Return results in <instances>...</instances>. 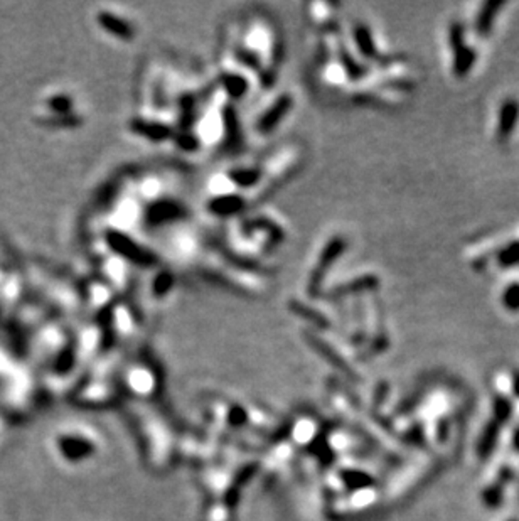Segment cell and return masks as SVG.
<instances>
[{
    "mask_svg": "<svg viewBox=\"0 0 519 521\" xmlns=\"http://www.w3.org/2000/svg\"><path fill=\"white\" fill-rule=\"evenodd\" d=\"M292 106L294 102L289 93H278V97H275L273 100L266 103L262 110L255 113L253 123H251L253 132L258 134L260 137H265L266 134L273 132V130L282 123V118H287V115L292 110Z\"/></svg>",
    "mask_w": 519,
    "mask_h": 521,
    "instance_id": "obj_1",
    "label": "cell"
},
{
    "mask_svg": "<svg viewBox=\"0 0 519 521\" xmlns=\"http://www.w3.org/2000/svg\"><path fill=\"white\" fill-rule=\"evenodd\" d=\"M450 46L454 51V71L457 77H464L469 73L470 66L476 61V51L467 47L464 39V26L452 24L450 27Z\"/></svg>",
    "mask_w": 519,
    "mask_h": 521,
    "instance_id": "obj_3",
    "label": "cell"
},
{
    "mask_svg": "<svg viewBox=\"0 0 519 521\" xmlns=\"http://www.w3.org/2000/svg\"><path fill=\"white\" fill-rule=\"evenodd\" d=\"M509 415H511L509 401L504 399H497L496 405H494V419H496L497 424H504V422L509 419Z\"/></svg>",
    "mask_w": 519,
    "mask_h": 521,
    "instance_id": "obj_8",
    "label": "cell"
},
{
    "mask_svg": "<svg viewBox=\"0 0 519 521\" xmlns=\"http://www.w3.org/2000/svg\"><path fill=\"white\" fill-rule=\"evenodd\" d=\"M497 433H499V424L494 420L493 424H489V427H487L484 437H482V440H481V445H479V454H481L482 457L490 454V451H493L494 445H496Z\"/></svg>",
    "mask_w": 519,
    "mask_h": 521,
    "instance_id": "obj_6",
    "label": "cell"
},
{
    "mask_svg": "<svg viewBox=\"0 0 519 521\" xmlns=\"http://www.w3.org/2000/svg\"><path fill=\"white\" fill-rule=\"evenodd\" d=\"M514 390H516V393L519 395V375L514 378Z\"/></svg>",
    "mask_w": 519,
    "mask_h": 521,
    "instance_id": "obj_9",
    "label": "cell"
},
{
    "mask_svg": "<svg viewBox=\"0 0 519 521\" xmlns=\"http://www.w3.org/2000/svg\"><path fill=\"white\" fill-rule=\"evenodd\" d=\"M519 120V103L518 100H506L499 110V122H497V141L506 142L516 129Z\"/></svg>",
    "mask_w": 519,
    "mask_h": 521,
    "instance_id": "obj_4",
    "label": "cell"
},
{
    "mask_svg": "<svg viewBox=\"0 0 519 521\" xmlns=\"http://www.w3.org/2000/svg\"><path fill=\"white\" fill-rule=\"evenodd\" d=\"M514 444H516V447L519 449V432L514 435Z\"/></svg>",
    "mask_w": 519,
    "mask_h": 521,
    "instance_id": "obj_10",
    "label": "cell"
},
{
    "mask_svg": "<svg viewBox=\"0 0 519 521\" xmlns=\"http://www.w3.org/2000/svg\"><path fill=\"white\" fill-rule=\"evenodd\" d=\"M95 22L98 24L103 33L120 39L122 42L131 41L137 35V27L130 21L129 15H125V12L110 9V7L95 12Z\"/></svg>",
    "mask_w": 519,
    "mask_h": 521,
    "instance_id": "obj_2",
    "label": "cell"
},
{
    "mask_svg": "<svg viewBox=\"0 0 519 521\" xmlns=\"http://www.w3.org/2000/svg\"><path fill=\"white\" fill-rule=\"evenodd\" d=\"M502 304H504L508 309H511V311H518L519 309V284L518 282L516 284L509 285V287L504 290V294H502Z\"/></svg>",
    "mask_w": 519,
    "mask_h": 521,
    "instance_id": "obj_7",
    "label": "cell"
},
{
    "mask_svg": "<svg viewBox=\"0 0 519 521\" xmlns=\"http://www.w3.org/2000/svg\"><path fill=\"white\" fill-rule=\"evenodd\" d=\"M502 3L499 2H489L486 3L484 9H482L481 15H479L477 19V31L479 34L486 35L490 33V29H493V22H494V17H496L497 10L501 9Z\"/></svg>",
    "mask_w": 519,
    "mask_h": 521,
    "instance_id": "obj_5",
    "label": "cell"
}]
</instances>
